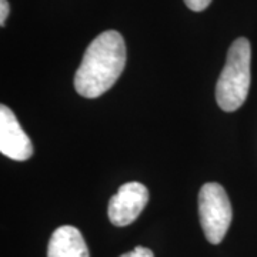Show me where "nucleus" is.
Returning <instances> with one entry per match:
<instances>
[{
	"instance_id": "1",
	"label": "nucleus",
	"mask_w": 257,
	"mask_h": 257,
	"mask_svg": "<svg viewBox=\"0 0 257 257\" xmlns=\"http://www.w3.org/2000/svg\"><path fill=\"white\" fill-rule=\"evenodd\" d=\"M126 43L116 30L100 33L86 49L74 74V89L86 99H96L110 90L126 66Z\"/></svg>"
},
{
	"instance_id": "2",
	"label": "nucleus",
	"mask_w": 257,
	"mask_h": 257,
	"mask_svg": "<svg viewBox=\"0 0 257 257\" xmlns=\"http://www.w3.org/2000/svg\"><path fill=\"white\" fill-rule=\"evenodd\" d=\"M251 46L246 37L236 39L216 84V100L224 111H236L247 99L251 82Z\"/></svg>"
},
{
	"instance_id": "3",
	"label": "nucleus",
	"mask_w": 257,
	"mask_h": 257,
	"mask_svg": "<svg viewBox=\"0 0 257 257\" xmlns=\"http://www.w3.org/2000/svg\"><path fill=\"white\" fill-rule=\"evenodd\" d=\"M199 217L209 243H221L233 219L231 203L223 186L219 183L203 184L199 192Z\"/></svg>"
},
{
	"instance_id": "4",
	"label": "nucleus",
	"mask_w": 257,
	"mask_h": 257,
	"mask_svg": "<svg viewBox=\"0 0 257 257\" xmlns=\"http://www.w3.org/2000/svg\"><path fill=\"white\" fill-rule=\"evenodd\" d=\"M147 200L149 192L145 184L139 182L123 184L109 202V219L117 227L128 226L138 219L139 214L146 207Z\"/></svg>"
},
{
	"instance_id": "5",
	"label": "nucleus",
	"mask_w": 257,
	"mask_h": 257,
	"mask_svg": "<svg viewBox=\"0 0 257 257\" xmlns=\"http://www.w3.org/2000/svg\"><path fill=\"white\" fill-rule=\"evenodd\" d=\"M0 152L18 162H25L33 155L30 139L19 124L15 113L5 104L0 106Z\"/></svg>"
},
{
	"instance_id": "6",
	"label": "nucleus",
	"mask_w": 257,
	"mask_h": 257,
	"mask_svg": "<svg viewBox=\"0 0 257 257\" xmlns=\"http://www.w3.org/2000/svg\"><path fill=\"white\" fill-rule=\"evenodd\" d=\"M47 257H89V248L79 229L60 226L49 240Z\"/></svg>"
},
{
	"instance_id": "7",
	"label": "nucleus",
	"mask_w": 257,
	"mask_h": 257,
	"mask_svg": "<svg viewBox=\"0 0 257 257\" xmlns=\"http://www.w3.org/2000/svg\"><path fill=\"white\" fill-rule=\"evenodd\" d=\"M186 6L193 12H202L211 3V0H184Z\"/></svg>"
},
{
	"instance_id": "8",
	"label": "nucleus",
	"mask_w": 257,
	"mask_h": 257,
	"mask_svg": "<svg viewBox=\"0 0 257 257\" xmlns=\"http://www.w3.org/2000/svg\"><path fill=\"white\" fill-rule=\"evenodd\" d=\"M120 257H155V254H153V251L150 248L138 246L136 248H133L132 251H128V253Z\"/></svg>"
},
{
	"instance_id": "9",
	"label": "nucleus",
	"mask_w": 257,
	"mask_h": 257,
	"mask_svg": "<svg viewBox=\"0 0 257 257\" xmlns=\"http://www.w3.org/2000/svg\"><path fill=\"white\" fill-rule=\"evenodd\" d=\"M8 15H9V2L8 0H0V25L2 26H5Z\"/></svg>"
}]
</instances>
